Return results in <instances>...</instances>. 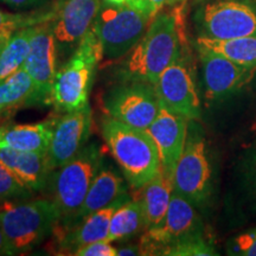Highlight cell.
Masks as SVG:
<instances>
[{
	"label": "cell",
	"instance_id": "obj_21",
	"mask_svg": "<svg viewBox=\"0 0 256 256\" xmlns=\"http://www.w3.org/2000/svg\"><path fill=\"white\" fill-rule=\"evenodd\" d=\"M127 200L130 198H124L122 200L116 202V203L86 217L75 229L66 232V238L62 240V244L64 247L72 249L74 252L80 246L87 244V243L108 241L112 216L115 210Z\"/></svg>",
	"mask_w": 256,
	"mask_h": 256
},
{
	"label": "cell",
	"instance_id": "obj_30",
	"mask_svg": "<svg viewBox=\"0 0 256 256\" xmlns=\"http://www.w3.org/2000/svg\"><path fill=\"white\" fill-rule=\"evenodd\" d=\"M139 2L148 10L150 14H151L153 17H156V16L159 14V11L162 8V6L168 4V0H139Z\"/></svg>",
	"mask_w": 256,
	"mask_h": 256
},
{
	"label": "cell",
	"instance_id": "obj_7",
	"mask_svg": "<svg viewBox=\"0 0 256 256\" xmlns=\"http://www.w3.org/2000/svg\"><path fill=\"white\" fill-rule=\"evenodd\" d=\"M202 235V224L194 204L174 191L164 220L156 226L146 229L142 236L140 255H168L174 246Z\"/></svg>",
	"mask_w": 256,
	"mask_h": 256
},
{
	"label": "cell",
	"instance_id": "obj_10",
	"mask_svg": "<svg viewBox=\"0 0 256 256\" xmlns=\"http://www.w3.org/2000/svg\"><path fill=\"white\" fill-rule=\"evenodd\" d=\"M202 36L212 40L255 36L256 11L241 0H216L200 12Z\"/></svg>",
	"mask_w": 256,
	"mask_h": 256
},
{
	"label": "cell",
	"instance_id": "obj_19",
	"mask_svg": "<svg viewBox=\"0 0 256 256\" xmlns=\"http://www.w3.org/2000/svg\"><path fill=\"white\" fill-rule=\"evenodd\" d=\"M124 179L114 170L101 168L95 176L87 196L76 214L74 222H81L86 217L127 198Z\"/></svg>",
	"mask_w": 256,
	"mask_h": 256
},
{
	"label": "cell",
	"instance_id": "obj_17",
	"mask_svg": "<svg viewBox=\"0 0 256 256\" xmlns=\"http://www.w3.org/2000/svg\"><path fill=\"white\" fill-rule=\"evenodd\" d=\"M0 162L8 166L30 191L43 190L52 172L48 153L0 147Z\"/></svg>",
	"mask_w": 256,
	"mask_h": 256
},
{
	"label": "cell",
	"instance_id": "obj_27",
	"mask_svg": "<svg viewBox=\"0 0 256 256\" xmlns=\"http://www.w3.org/2000/svg\"><path fill=\"white\" fill-rule=\"evenodd\" d=\"M34 25V20L22 14H8L0 10V38L8 40L22 28Z\"/></svg>",
	"mask_w": 256,
	"mask_h": 256
},
{
	"label": "cell",
	"instance_id": "obj_13",
	"mask_svg": "<svg viewBox=\"0 0 256 256\" xmlns=\"http://www.w3.org/2000/svg\"><path fill=\"white\" fill-rule=\"evenodd\" d=\"M198 50L208 100L217 101L226 98L254 78L256 68L235 63L210 50L200 48Z\"/></svg>",
	"mask_w": 256,
	"mask_h": 256
},
{
	"label": "cell",
	"instance_id": "obj_33",
	"mask_svg": "<svg viewBox=\"0 0 256 256\" xmlns=\"http://www.w3.org/2000/svg\"><path fill=\"white\" fill-rule=\"evenodd\" d=\"M0 255H14L2 226H0Z\"/></svg>",
	"mask_w": 256,
	"mask_h": 256
},
{
	"label": "cell",
	"instance_id": "obj_2",
	"mask_svg": "<svg viewBox=\"0 0 256 256\" xmlns=\"http://www.w3.org/2000/svg\"><path fill=\"white\" fill-rule=\"evenodd\" d=\"M101 130L130 188L138 190L158 174L162 168L158 147L146 130L110 116L104 120Z\"/></svg>",
	"mask_w": 256,
	"mask_h": 256
},
{
	"label": "cell",
	"instance_id": "obj_11",
	"mask_svg": "<svg viewBox=\"0 0 256 256\" xmlns=\"http://www.w3.org/2000/svg\"><path fill=\"white\" fill-rule=\"evenodd\" d=\"M23 68L26 70L34 84V102H50L51 89L57 70V38L52 22L36 25L31 38L30 51Z\"/></svg>",
	"mask_w": 256,
	"mask_h": 256
},
{
	"label": "cell",
	"instance_id": "obj_34",
	"mask_svg": "<svg viewBox=\"0 0 256 256\" xmlns=\"http://www.w3.org/2000/svg\"><path fill=\"white\" fill-rule=\"evenodd\" d=\"M104 2H110V4H114V5H121V4H126V2H130V0H104Z\"/></svg>",
	"mask_w": 256,
	"mask_h": 256
},
{
	"label": "cell",
	"instance_id": "obj_35",
	"mask_svg": "<svg viewBox=\"0 0 256 256\" xmlns=\"http://www.w3.org/2000/svg\"><path fill=\"white\" fill-rule=\"evenodd\" d=\"M6 42H8V40H2V38H0V49L4 46V44L6 43Z\"/></svg>",
	"mask_w": 256,
	"mask_h": 256
},
{
	"label": "cell",
	"instance_id": "obj_15",
	"mask_svg": "<svg viewBox=\"0 0 256 256\" xmlns=\"http://www.w3.org/2000/svg\"><path fill=\"white\" fill-rule=\"evenodd\" d=\"M188 119L174 113L160 102V110L146 130L158 147L162 168L174 174L176 164L184 151L188 139Z\"/></svg>",
	"mask_w": 256,
	"mask_h": 256
},
{
	"label": "cell",
	"instance_id": "obj_14",
	"mask_svg": "<svg viewBox=\"0 0 256 256\" xmlns=\"http://www.w3.org/2000/svg\"><path fill=\"white\" fill-rule=\"evenodd\" d=\"M92 110L89 106L64 113L55 120L48 152L52 171L68 162L86 146L92 130Z\"/></svg>",
	"mask_w": 256,
	"mask_h": 256
},
{
	"label": "cell",
	"instance_id": "obj_29",
	"mask_svg": "<svg viewBox=\"0 0 256 256\" xmlns=\"http://www.w3.org/2000/svg\"><path fill=\"white\" fill-rule=\"evenodd\" d=\"M230 254L256 256V229L242 234L232 242Z\"/></svg>",
	"mask_w": 256,
	"mask_h": 256
},
{
	"label": "cell",
	"instance_id": "obj_3",
	"mask_svg": "<svg viewBox=\"0 0 256 256\" xmlns=\"http://www.w3.org/2000/svg\"><path fill=\"white\" fill-rule=\"evenodd\" d=\"M60 220V209L52 200L0 203V226L14 255L37 247L55 232Z\"/></svg>",
	"mask_w": 256,
	"mask_h": 256
},
{
	"label": "cell",
	"instance_id": "obj_22",
	"mask_svg": "<svg viewBox=\"0 0 256 256\" xmlns=\"http://www.w3.org/2000/svg\"><path fill=\"white\" fill-rule=\"evenodd\" d=\"M146 230L144 208L139 200H127L115 210L110 220L108 241H126Z\"/></svg>",
	"mask_w": 256,
	"mask_h": 256
},
{
	"label": "cell",
	"instance_id": "obj_23",
	"mask_svg": "<svg viewBox=\"0 0 256 256\" xmlns=\"http://www.w3.org/2000/svg\"><path fill=\"white\" fill-rule=\"evenodd\" d=\"M196 43L200 49L210 50L242 66L256 68V34L232 40H212L200 36Z\"/></svg>",
	"mask_w": 256,
	"mask_h": 256
},
{
	"label": "cell",
	"instance_id": "obj_4",
	"mask_svg": "<svg viewBox=\"0 0 256 256\" xmlns=\"http://www.w3.org/2000/svg\"><path fill=\"white\" fill-rule=\"evenodd\" d=\"M102 58L100 42L92 28L78 43L72 58L57 72L54 80L50 102L57 110L69 113L89 106L92 78Z\"/></svg>",
	"mask_w": 256,
	"mask_h": 256
},
{
	"label": "cell",
	"instance_id": "obj_36",
	"mask_svg": "<svg viewBox=\"0 0 256 256\" xmlns=\"http://www.w3.org/2000/svg\"><path fill=\"white\" fill-rule=\"evenodd\" d=\"M184 2V0H168V4H176V2Z\"/></svg>",
	"mask_w": 256,
	"mask_h": 256
},
{
	"label": "cell",
	"instance_id": "obj_5",
	"mask_svg": "<svg viewBox=\"0 0 256 256\" xmlns=\"http://www.w3.org/2000/svg\"><path fill=\"white\" fill-rule=\"evenodd\" d=\"M153 18L136 0L121 5L102 2L92 30L100 42L104 58L119 60L130 52L145 34Z\"/></svg>",
	"mask_w": 256,
	"mask_h": 256
},
{
	"label": "cell",
	"instance_id": "obj_12",
	"mask_svg": "<svg viewBox=\"0 0 256 256\" xmlns=\"http://www.w3.org/2000/svg\"><path fill=\"white\" fill-rule=\"evenodd\" d=\"M154 89L160 102L171 112L188 120L200 118V101L184 56L162 72Z\"/></svg>",
	"mask_w": 256,
	"mask_h": 256
},
{
	"label": "cell",
	"instance_id": "obj_18",
	"mask_svg": "<svg viewBox=\"0 0 256 256\" xmlns=\"http://www.w3.org/2000/svg\"><path fill=\"white\" fill-rule=\"evenodd\" d=\"M55 120L0 126V147L25 152L48 153Z\"/></svg>",
	"mask_w": 256,
	"mask_h": 256
},
{
	"label": "cell",
	"instance_id": "obj_32",
	"mask_svg": "<svg viewBox=\"0 0 256 256\" xmlns=\"http://www.w3.org/2000/svg\"><path fill=\"white\" fill-rule=\"evenodd\" d=\"M118 255L119 256H134V255H140V248L139 244H127L124 246L122 248L118 249Z\"/></svg>",
	"mask_w": 256,
	"mask_h": 256
},
{
	"label": "cell",
	"instance_id": "obj_24",
	"mask_svg": "<svg viewBox=\"0 0 256 256\" xmlns=\"http://www.w3.org/2000/svg\"><path fill=\"white\" fill-rule=\"evenodd\" d=\"M34 84L26 70L17 72L0 81V116L34 101Z\"/></svg>",
	"mask_w": 256,
	"mask_h": 256
},
{
	"label": "cell",
	"instance_id": "obj_8",
	"mask_svg": "<svg viewBox=\"0 0 256 256\" xmlns=\"http://www.w3.org/2000/svg\"><path fill=\"white\" fill-rule=\"evenodd\" d=\"M104 108L113 119L146 130L159 113L160 100L151 83L127 80L110 89L104 98Z\"/></svg>",
	"mask_w": 256,
	"mask_h": 256
},
{
	"label": "cell",
	"instance_id": "obj_31",
	"mask_svg": "<svg viewBox=\"0 0 256 256\" xmlns=\"http://www.w3.org/2000/svg\"><path fill=\"white\" fill-rule=\"evenodd\" d=\"M5 4L14 8H31V6L37 5L38 2H40L42 0H2Z\"/></svg>",
	"mask_w": 256,
	"mask_h": 256
},
{
	"label": "cell",
	"instance_id": "obj_25",
	"mask_svg": "<svg viewBox=\"0 0 256 256\" xmlns=\"http://www.w3.org/2000/svg\"><path fill=\"white\" fill-rule=\"evenodd\" d=\"M34 28L36 25H30L17 31L0 49V81L24 66Z\"/></svg>",
	"mask_w": 256,
	"mask_h": 256
},
{
	"label": "cell",
	"instance_id": "obj_1",
	"mask_svg": "<svg viewBox=\"0 0 256 256\" xmlns=\"http://www.w3.org/2000/svg\"><path fill=\"white\" fill-rule=\"evenodd\" d=\"M183 8L159 12L124 63L127 80L154 86L168 66L184 56Z\"/></svg>",
	"mask_w": 256,
	"mask_h": 256
},
{
	"label": "cell",
	"instance_id": "obj_26",
	"mask_svg": "<svg viewBox=\"0 0 256 256\" xmlns=\"http://www.w3.org/2000/svg\"><path fill=\"white\" fill-rule=\"evenodd\" d=\"M31 192L8 166L0 162V200L26 196Z\"/></svg>",
	"mask_w": 256,
	"mask_h": 256
},
{
	"label": "cell",
	"instance_id": "obj_9",
	"mask_svg": "<svg viewBox=\"0 0 256 256\" xmlns=\"http://www.w3.org/2000/svg\"><path fill=\"white\" fill-rule=\"evenodd\" d=\"M172 184L174 191L194 206H200L208 200L211 191V168L202 136L192 134L186 139L172 174Z\"/></svg>",
	"mask_w": 256,
	"mask_h": 256
},
{
	"label": "cell",
	"instance_id": "obj_28",
	"mask_svg": "<svg viewBox=\"0 0 256 256\" xmlns=\"http://www.w3.org/2000/svg\"><path fill=\"white\" fill-rule=\"evenodd\" d=\"M75 256H116L118 249L110 241H96L80 246L74 250Z\"/></svg>",
	"mask_w": 256,
	"mask_h": 256
},
{
	"label": "cell",
	"instance_id": "obj_16",
	"mask_svg": "<svg viewBox=\"0 0 256 256\" xmlns=\"http://www.w3.org/2000/svg\"><path fill=\"white\" fill-rule=\"evenodd\" d=\"M101 5L102 0H64L52 22L57 42L78 44L94 25Z\"/></svg>",
	"mask_w": 256,
	"mask_h": 256
},
{
	"label": "cell",
	"instance_id": "obj_20",
	"mask_svg": "<svg viewBox=\"0 0 256 256\" xmlns=\"http://www.w3.org/2000/svg\"><path fill=\"white\" fill-rule=\"evenodd\" d=\"M138 190L140 191L138 200L142 202L145 214L146 229L156 226L164 220L171 202L174 194L172 177L160 168L158 174Z\"/></svg>",
	"mask_w": 256,
	"mask_h": 256
},
{
	"label": "cell",
	"instance_id": "obj_6",
	"mask_svg": "<svg viewBox=\"0 0 256 256\" xmlns=\"http://www.w3.org/2000/svg\"><path fill=\"white\" fill-rule=\"evenodd\" d=\"M102 153L96 144L84 146L68 162L51 172L52 200L58 206L60 220L72 222L87 196L95 176L101 170Z\"/></svg>",
	"mask_w": 256,
	"mask_h": 256
}]
</instances>
